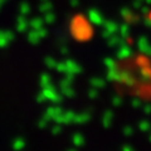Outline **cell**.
Masks as SVG:
<instances>
[{
  "mask_svg": "<svg viewBox=\"0 0 151 151\" xmlns=\"http://www.w3.org/2000/svg\"><path fill=\"white\" fill-rule=\"evenodd\" d=\"M70 33L79 42H86L93 34L92 24L83 15H76L70 20Z\"/></svg>",
  "mask_w": 151,
  "mask_h": 151,
  "instance_id": "6da1fadb",
  "label": "cell"
},
{
  "mask_svg": "<svg viewBox=\"0 0 151 151\" xmlns=\"http://www.w3.org/2000/svg\"><path fill=\"white\" fill-rule=\"evenodd\" d=\"M42 93L44 94L47 101H50V102H54V103H60L63 100L62 93H59L58 91H57V88L53 86V84H50V86H48V87H44Z\"/></svg>",
  "mask_w": 151,
  "mask_h": 151,
  "instance_id": "7a4b0ae2",
  "label": "cell"
},
{
  "mask_svg": "<svg viewBox=\"0 0 151 151\" xmlns=\"http://www.w3.org/2000/svg\"><path fill=\"white\" fill-rule=\"evenodd\" d=\"M119 29H120V25L115 20H106L102 24V35L105 39H107V38L117 34Z\"/></svg>",
  "mask_w": 151,
  "mask_h": 151,
  "instance_id": "3957f363",
  "label": "cell"
},
{
  "mask_svg": "<svg viewBox=\"0 0 151 151\" xmlns=\"http://www.w3.org/2000/svg\"><path fill=\"white\" fill-rule=\"evenodd\" d=\"M88 22L91 23L92 25H102L103 23L106 22V19L100 10H97V9H89L88 10Z\"/></svg>",
  "mask_w": 151,
  "mask_h": 151,
  "instance_id": "277c9868",
  "label": "cell"
},
{
  "mask_svg": "<svg viewBox=\"0 0 151 151\" xmlns=\"http://www.w3.org/2000/svg\"><path fill=\"white\" fill-rule=\"evenodd\" d=\"M116 55H117V58L121 59V60L130 58V57L132 55V48H131V45L129 43H126V42L121 43L119 45V48H117Z\"/></svg>",
  "mask_w": 151,
  "mask_h": 151,
  "instance_id": "5b68a950",
  "label": "cell"
},
{
  "mask_svg": "<svg viewBox=\"0 0 151 151\" xmlns=\"http://www.w3.org/2000/svg\"><path fill=\"white\" fill-rule=\"evenodd\" d=\"M64 64H65V74H73L74 76V74L82 72V67L76 62V60L67 59V60H64Z\"/></svg>",
  "mask_w": 151,
  "mask_h": 151,
  "instance_id": "8992f818",
  "label": "cell"
},
{
  "mask_svg": "<svg viewBox=\"0 0 151 151\" xmlns=\"http://www.w3.org/2000/svg\"><path fill=\"white\" fill-rule=\"evenodd\" d=\"M137 48L142 54H151V43L147 37H140L137 40Z\"/></svg>",
  "mask_w": 151,
  "mask_h": 151,
  "instance_id": "52a82bcc",
  "label": "cell"
},
{
  "mask_svg": "<svg viewBox=\"0 0 151 151\" xmlns=\"http://www.w3.org/2000/svg\"><path fill=\"white\" fill-rule=\"evenodd\" d=\"M14 39V33L10 30H0V48H5Z\"/></svg>",
  "mask_w": 151,
  "mask_h": 151,
  "instance_id": "ba28073f",
  "label": "cell"
},
{
  "mask_svg": "<svg viewBox=\"0 0 151 151\" xmlns=\"http://www.w3.org/2000/svg\"><path fill=\"white\" fill-rule=\"evenodd\" d=\"M63 110L60 108L59 106H52V107H48L47 108V112H45V117L47 119H54V120H58L59 116L62 115Z\"/></svg>",
  "mask_w": 151,
  "mask_h": 151,
  "instance_id": "9c48e42d",
  "label": "cell"
},
{
  "mask_svg": "<svg viewBox=\"0 0 151 151\" xmlns=\"http://www.w3.org/2000/svg\"><path fill=\"white\" fill-rule=\"evenodd\" d=\"M29 28V20L25 18V15H22L17 20V30L19 33H25Z\"/></svg>",
  "mask_w": 151,
  "mask_h": 151,
  "instance_id": "30bf717a",
  "label": "cell"
},
{
  "mask_svg": "<svg viewBox=\"0 0 151 151\" xmlns=\"http://www.w3.org/2000/svg\"><path fill=\"white\" fill-rule=\"evenodd\" d=\"M107 44L108 45H111V47H119L121 43H124L125 42V39H122L121 38V35L119 34H115V35H112V37H110V38H107Z\"/></svg>",
  "mask_w": 151,
  "mask_h": 151,
  "instance_id": "8fae6325",
  "label": "cell"
},
{
  "mask_svg": "<svg viewBox=\"0 0 151 151\" xmlns=\"http://www.w3.org/2000/svg\"><path fill=\"white\" fill-rule=\"evenodd\" d=\"M89 83H91V86L93 88H97V89H100V88H103L106 86V81L103 78L101 77H93L89 79Z\"/></svg>",
  "mask_w": 151,
  "mask_h": 151,
  "instance_id": "7c38bea8",
  "label": "cell"
},
{
  "mask_svg": "<svg viewBox=\"0 0 151 151\" xmlns=\"http://www.w3.org/2000/svg\"><path fill=\"white\" fill-rule=\"evenodd\" d=\"M28 40H29L32 44H38L39 43V42L42 40V38L39 35V33H38V30L32 29L29 33H28Z\"/></svg>",
  "mask_w": 151,
  "mask_h": 151,
  "instance_id": "4fadbf2b",
  "label": "cell"
},
{
  "mask_svg": "<svg viewBox=\"0 0 151 151\" xmlns=\"http://www.w3.org/2000/svg\"><path fill=\"white\" fill-rule=\"evenodd\" d=\"M119 34L121 35L122 39H127V38L130 37V25L127 24V23H124V24L120 25Z\"/></svg>",
  "mask_w": 151,
  "mask_h": 151,
  "instance_id": "5bb4252c",
  "label": "cell"
},
{
  "mask_svg": "<svg viewBox=\"0 0 151 151\" xmlns=\"http://www.w3.org/2000/svg\"><path fill=\"white\" fill-rule=\"evenodd\" d=\"M43 23H44V20L42 18H34V19H32V20L29 22V27L32 28V29L38 30V29H40V28L43 27Z\"/></svg>",
  "mask_w": 151,
  "mask_h": 151,
  "instance_id": "9a60e30c",
  "label": "cell"
},
{
  "mask_svg": "<svg viewBox=\"0 0 151 151\" xmlns=\"http://www.w3.org/2000/svg\"><path fill=\"white\" fill-rule=\"evenodd\" d=\"M40 86L42 87H48V86H50L52 84V76L50 74H48V73H43L40 76Z\"/></svg>",
  "mask_w": 151,
  "mask_h": 151,
  "instance_id": "2e32d148",
  "label": "cell"
},
{
  "mask_svg": "<svg viewBox=\"0 0 151 151\" xmlns=\"http://www.w3.org/2000/svg\"><path fill=\"white\" fill-rule=\"evenodd\" d=\"M60 93H62V96H64V97H74V94H76L72 86L62 87L60 88Z\"/></svg>",
  "mask_w": 151,
  "mask_h": 151,
  "instance_id": "e0dca14e",
  "label": "cell"
},
{
  "mask_svg": "<svg viewBox=\"0 0 151 151\" xmlns=\"http://www.w3.org/2000/svg\"><path fill=\"white\" fill-rule=\"evenodd\" d=\"M19 10H20L22 15H28V14H30L32 8H30V5L27 1H23L20 5H19Z\"/></svg>",
  "mask_w": 151,
  "mask_h": 151,
  "instance_id": "ac0fdd59",
  "label": "cell"
},
{
  "mask_svg": "<svg viewBox=\"0 0 151 151\" xmlns=\"http://www.w3.org/2000/svg\"><path fill=\"white\" fill-rule=\"evenodd\" d=\"M52 9H53V4L50 1H43V4H40L39 5V12L40 13H48V12H52Z\"/></svg>",
  "mask_w": 151,
  "mask_h": 151,
  "instance_id": "d6986e66",
  "label": "cell"
},
{
  "mask_svg": "<svg viewBox=\"0 0 151 151\" xmlns=\"http://www.w3.org/2000/svg\"><path fill=\"white\" fill-rule=\"evenodd\" d=\"M121 15L126 22H129L130 19L134 18V13H132V10H130L129 8H122L121 9Z\"/></svg>",
  "mask_w": 151,
  "mask_h": 151,
  "instance_id": "ffe728a7",
  "label": "cell"
},
{
  "mask_svg": "<svg viewBox=\"0 0 151 151\" xmlns=\"http://www.w3.org/2000/svg\"><path fill=\"white\" fill-rule=\"evenodd\" d=\"M43 20H44V23H47V24H53V23L55 22V14H54L53 12L45 13Z\"/></svg>",
  "mask_w": 151,
  "mask_h": 151,
  "instance_id": "44dd1931",
  "label": "cell"
},
{
  "mask_svg": "<svg viewBox=\"0 0 151 151\" xmlns=\"http://www.w3.org/2000/svg\"><path fill=\"white\" fill-rule=\"evenodd\" d=\"M45 65L48 68H55L57 65V60L53 58V57H45V60H44Z\"/></svg>",
  "mask_w": 151,
  "mask_h": 151,
  "instance_id": "7402d4cb",
  "label": "cell"
},
{
  "mask_svg": "<svg viewBox=\"0 0 151 151\" xmlns=\"http://www.w3.org/2000/svg\"><path fill=\"white\" fill-rule=\"evenodd\" d=\"M103 63H105L107 70L116 68V62H115V60H113L112 58H105V62H103Z\"/></svg>",
  "mask_w": 151,
  "mask_h": 151,
  "instance_id": "603a6c76",
  "label": "cell"
},
{
  "mask_svg": "<svg viewBox=\"0 0 151 151\" xmlns=\"http://www.w3.org/2000/svg\"><path fill=\"white\" fill-rule=\"evenodd\" d=\"M112 105L115 106V107H119L122 105V97L119 96V94H116V96H113L112 97Z\"/></svg>",
  "mask_w": 151,
  "mask_h": 151,
  "instance_id": "cb8c5ba5",
  "label": "cell"
},
{
  "mask_svg": "<svg viewBox=\"0 0 151 151\" xmlns=\"http://www.w3.org/2000/svg\"><path fill=\"white\" fill-rule=\"evenodd\" d=\"M74 119H76V120H79V121H77V122H86L84 120H88V119H89V115H88L87 112H83V113H81V115L76 116Z\"/></svg>",
  "mask_w": 151,
  "mask_h": 151,
  "instance_id": "d4e9b609",
  "label": "cell"
},
{
  "mask_svg": "<svg viewBox=\"0 0 151 151\" xmlns=\"http://www.w3.org/2000/svg\"><path fill=\"white\" fill-rule=\"evenodd\" d=\"M103 120H105V124H108V122H111L110 120H112V112L110 110H107L105 112V115H103Z\"/></svg>",
  "mask_w": 151,
  "mask_h": 151,
  "instance_id": "484cf974",
  "label": "cell"
},
{
  "mask_svg": "<svg viewBox=\"0 0 151 151\" xmlns=\"http://www.w3.org/2000/svg\"><path fill=\"white\" fill-rule=\"evenodd\" d=\"M88 96L89 97H91L92 98V100H93V98H96L97 96H98V89L97 88H91V89H89V91H88Z\"/></svg>",
  "mask_w": 151,
  "mask_h": 151,
  "instance_id": "4316f807",
  "label": "cell"
},
{
  "mask_svg": "<svg viewBox=\"0 0 151 151\" xmlns=\"http://www.w3.org/2000/svg\"><path fill=\"white\" fill-rule=\"evenodd\" d=\"M132 106H134V108H141L142 107V102H141L140 98H135L132 101Z\"/></svg>",
  "mask_w": 151,
  "mask_h": 151,
  "instance_id": "83f0119b",
  "label": "cell"
},
{
  "mask_svg": "<svg viewBox=\"0 0 151 151\" xmlns=\"http://www.w3.org/2000/svg\"><path fill=\"white\" fill-rule=\"evenodd\" d=\"M142 111L145 113H151V103L150 102L144 103V105H142Z\"/></svg>",
  "mask_w": 151,
  "mask_h": 151,
  "instance_id": "f1b7e54d",
  "label": "cell"
},
{
  "mask_svg": "<svg viewBox=\"0 0 151 151\" xmlns=\"http://www.w3.org/2000/svg\"><path fill=\"white\" fill-rule=\"evenodd\" d=\"M37 101L39 102V103H43V102H45V101H47V100H45V97H44V94L42 93V92L37 96Z\"/></svg>",
  "mask_w": 151,
  "mask_h": 151,
  "instance_id": "f546056e",
  "label": "cell"
},
{
  "mask_svg": "<svg viewBox=\"0 0 151 151\" xmlns=\"http://www.w3.org/2000/svg\"><path fill=\"white\" fill-rule=\"evenodd\" d=\"M60 53L64 54V55L68 53V48L65 47V44H62V47H60Z\"/></svg>",
  "mask_w": 151,
  "mask_h": 151,
  "instance_id": "4dcf8cb0",
  "label": "cell"
},
{
  "mask_svg": "<svg viewBox=\"0 0 151 151\" xmlns=\"http://www.w3.org/2000/svg\"><path fill=\"white\" fill-rule=\"evenodd\" d=\"M69 3H70V5H72L73 8H77L78 4H79V0H69Z\"/></svg>",
  "mask_w": 151,
  "mask_h": 151,
  "instance_id": "1f68e13d",
  "label": "cell"
},
{
  "mask_svg": "<svg viewBox=\"0 0 151 151\" xmlns=\"http://www.w3.org/2000/svg\"><path fill=\"white\" fill-rule=\"evenodd\" d=\"M6 1V0H0V9H1V6H3V4L4 3H5Z\"/></svg>",
  "mask_w": 151,
  "mask_h": 151,
  "instance_id": "d6a6232c",
  "label": "cell"
},
{
  "mask_svg": "<svg viewBox=\"0 0 151 151\" xmlns=\"http://www.w3.org/2000/svg\"><path fill=\"white\" fill-rule=\"evenodd\" d=\"M145 4H151V0H144Z\"/></svg>",
  "mask_w": 151,
  "mask_h": 151,
  "instance_id": "836d02e7",
  "label": "cell"
},
{
  "mask_svg": "<svg viewBox=\"0 0 151 151\" xmlns=\"http://www.w3.org/2000/svg\"><path fill=\"white\" fill-rule=\"evenodd\" d=\"M42 1H47V0H42Z\"/></svg>",
  "mask_w": 151,
  "mask_h": 151,
  "instance_id": "e575fe53",
  "label": "cell"
}]
</instances>
